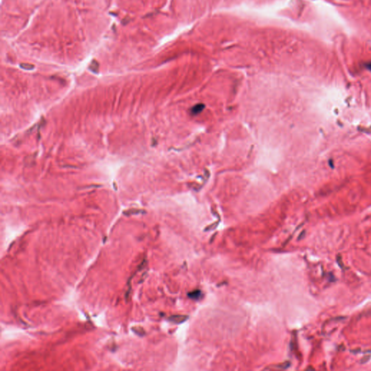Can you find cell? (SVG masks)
Wrapping results in <instances>:
<instances>
[{
    "instance_id": "7a4b0ae2",
    "label": "cell",
    "mask_w": 371,
    "mask_h": 371,
    "mask_svg": "<svg viewBox=\"0 0 371 371\" xmlns=\"http://www.w3.org/2000/svg\"><path fill=\"white\" fill-rule=\"evenodd\" d=\"M202 292H201V291L200 290H195L193 291L192 292H189L188 294V297H189V298L192 299H195V300H198V299H200V297H202Z\"/></svg>"
},
{
    "instance_id": "5b68a950",
    "label": "cell",
    "mask_w": 371,
    "mask_h": 371,
    "mask_svg": "<svg viewBox=\"0 0 371 371\" xmlns=\"http://www.w3.org/2000/svg\"><path fill=\"white\" fill-rule=\"evenodd\" d=\"M368 68H369V69H370V70H371V63H370V64H369V65H368Z\"/></svg>"
},
{
    "instance_id": "277c9868",
    "label": "cell",
    "mask_w": 371,
    "mask_h": 371,
    "mask_svg": "<svg viewBox=\"0 0 371 371\" xmlns=\"http://www.w3.org/2000/svg\"><path fill=\"white\" fill-rule=\"evenodd\" d=\"M20 66H21L22 68L26 69V70H32V69L33 68V66L30 65L23 64V65H20Z\"/></svg>"
},
{
    "instance_id": "3957f363",
    "label": "cell",
    "mask_w": 371,
    "mask_h": 371,
    "mask_svg": "<svg viewBox=\"0 0 371 371\" xmlns=\"http://www.w3.org/2000/svg\"><path fill=\"white\" fill-rule=\"evenodd\" d=\"M204 106L202 104H196V106L193 107V108L192 109V112L194 115H196V114H198V113H200L201 112H202L203 109H204Z\"/></svg>"
},
{
    "instance_id": "6da1fadb",
    "label": "cell",
    "mask_w": 371,
    "mask_h": 371,
    "mask_svg": "<svg viewBox=\"0 0 371 371\" xmlns=\"http://www.w3.org/2000/svg\"><path fill=\"white\" fill-rule=\"evenodd\" d=\"M188 318V316L186 315H173L169 318V320H171V322L174 323L180 324L182 323H184L186 320H187Z\"/></svg>"
}]
</instances>
